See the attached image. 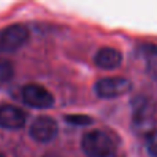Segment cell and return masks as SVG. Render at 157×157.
Returning <instances> with one entry per match:
<instances>
[{
	"label": "cell",
	"mask_w": 157,
	"mask_h": 157,
	"mask_svg": "<svg viewBox=\"0 0 157 157\" xmlns=\"http://www.w3.org/2000/svg\"><path fill=\"white\" fill-rule=\"evenodd\" d=\"M81 149L87 157H112L116 150V145L106 132L95 130L83 136Z\"/></svg>",
	"instance_id": "1"
},
{
	"label": "cell",
	"mask_w": 157,
	"mask_h": 157,
	"mask_svg": "<svg viewBox=\"0 0 157 157\" xmlns=\"http://www.w3.org/2000/svg\"><path fill=\"white\" fill-rule=\"evenodd\" d=\"M29 39V30L25 25L14 24L0 30V52L19 50Z\"/></svg>",
	"instance_id": "2"
},
{
	"label": "cell",
	"mask_w": 157,
	"mask_h": 157,
	"mask_svg": "<svg viewBox=\"0 0 157 157\" xmlns=\"http://www.w3.org/2000/svg\"><path fill=\"white\" fill-rule=\"evenodd\" d=\"M131 88H132V83L125 77H105L98 80L94 86L95 94L105 99L125 95L131 91Z\"/></svg>",
	"instance_id": "3"
},
{
	"label": "cell",
	"mask_w": 157,
	"mask_h": 157,
	"mask_svg": "<svg viewBox=\"0 0 157 157\" xmlns=\"http://www.w3.org/2000/svg\"><path fill=\"white\" fill-rule=\"evenodd\" d=\"M22 101L35 109H48L54 105V97L48 90L39 84H26L22 88Z\"/></svg>",
	"instance_id": "4"
},
{
	"label": "cell",
	"mask_w": 157,
	"mask_h": 157,
	"mask_svg": "<svg viewBox=\"0 0 157 157\" xmlns=\"http://www.w3.org/2000/svg\"><path fill=\"white\" fill-rule=\"evenodd\" d=\"M29 134L32 139L40 144L50 142L57 136L58 124L52 117L50 116H39L33 120L32 125L29 128Z\"/></svg>",
	"instance_id": "5"
},
{
	"label": "cell",
	"mask_w": 157,
	"mask_h": 157,
	"mask_svg": "<svg viewBox=\"0 0 157 157\" xmlns=\"http://www.w3.org/2000/svg\"><path fill=\"white\" fill-rule=\"evenodd\" d=\"M26 116L24 110L14 105H2L0 106V127L7 130H18L25 125Z\"/></svg>",
	"instance_id": "6"
},
{
	"label": "cell",
	"mask_w": 157,
	"mask_h": 157,
	"mask_svg": "<svg viewBox=\"0 0 157 157\" xmlns=\"http://www.w3.org/2000/svg\"><path fill=\"white\" fill-rule=\"evenodd\" d=\"M95 65L101 69H116L121 65L123 55L120 51L112 47H102L95 54Z\"/></svg>",
	"instance_id": "7"
},
{
	"label": "cell",
	"mask_w": 157,
	"mask_h": 157,
	"mask_svg": "<svg viewBox=\"0 0 157 157\" xmlns=\"http://www.w3.org/2000/svg\"><path fill=\"white\" fill-rule=\"evenodd\" d=\"M150 119H152V108L149 106L147 101H138L136 106L134 108V120H135V123L139 125H144L146 123H149Z\"/></svg>",
	"instance_id": "8"
},
{
	"label": "cell",
	"mask_w": 157,
	"mask_h": 157,
	"mask_svg": "<svg viewBox=\"0 0 157 157\" xmlns=\"http://www.w3.org/2000/svg\"><path fill=\"white\" fill-rule=\"evenodd\" d=\"M14 76V68L10 61L0 58V84L8 83Z\"/></svg>",
	"instance_id": "9"
},
{
	"label": "cell",
	"mask_w": 157,
	"mask_h": 157,
	"mask_svg": "<svg viewBox=\"0 0 157 157\" xmlns=\"http://www.w3.org/2000/svg\"><path fill=\"white\" fill-rule=\"evenodd\" d=\"M65 120L69 124L73 125H88L92 123V119L86 114H68L65 116Z\"/></svg>",
	"instance_id": "10"
},
{
	"label": "cell",
	"mask_w": 157,
	"mask_h": 157,
	"mask_svg": "<svg viewBox=\"0 0 157 157\" xmlns=\"http://www.w3.org/2000/svg\"><path fill=\"white\" fill-rule=\"evenodd\" d=\"M146 149L152 157H157V131H153L147 135Z\"/></svg>",
	"instance_id": "11"
},
{
	"label": "cell",
	"mask_w": 157,
	"mask_h": 157,
	"mask_svg": "<svg viewBox=\"0 0 157 157\" xmlns=\"http://www.w3.org/2000/svg\"><path fill=\"white\" fill-rule=\"evenodd\" d=\"M46 157H59V156H55V155H48V156H46Z\"/></svg>",
	"instance_id": "12"
},
{
	"label": "cell",
	"mask_w": 157,
	"mask_h": 157,
	"mask_svg": "<svg viewBox=\"0 0 157 157\" xmlns=\"http://www.w3.org/2000/svg\"><path fill=\"white\" fill-rule=\"evenodd\" d=\"M0 157H6L4 155H3V153H0Z\"/></svg>",
	"instance_id": "13"
}]
</instances>
